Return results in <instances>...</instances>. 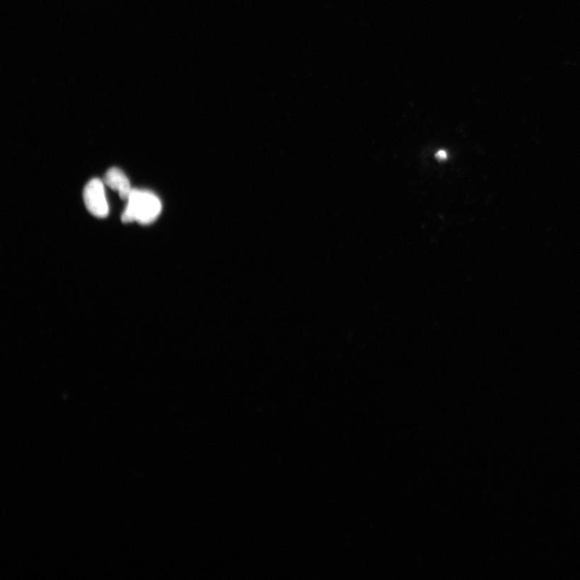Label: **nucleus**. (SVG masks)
<instances>
[{
	"mask_svg": "<svg viewBox=\"0 0 580 580\" xmlns=\"http://www.w3.org/2000/svg\"><path fill=\"white\" fill-rule=\"evenodd\" d=\"M83 199L87 210L93 216L103 219L108 216L109 207L106 199L105 190L101 180L95 178L86 184Z\"/></svg>",
	"mask_w": 580,
	"mask_h": 580,
	"instance_id": "f03ea898",
	"label": "nucleus"
},
{
	"mask_svg": "<svg viewBox=\"0 0 580 580\" xmlns=\"http://www.w3.org/2000/svg\"><path fill=\"white\" fill-rule=\"evenodd\" d=\"M121 220L124 224L138 222L148 225L155 221L161 211L158 197L148 190L132 189Z\"/></svg>",
	"mask_w": 580,
	"mask_h": 580,
	"instance_id": "f257e3e1",
	"label": "nucleus"
},
{
	"mask_svg": "<svg viewBox=\"0 0 580 580\" xmlns=\"http://www.w3.org/2000/svg\"><path fill=\"white\" fill-rule=\"evenodd\" d=\"M437 155L439 159H444L446 156V152H444V151H440V152H439Z\"/></svg>",
	"mask_w": 580,
	"mask_h": 580,
	"instance_id": "20e7f679",
	"label": "nucleus"
},
{
	"mask_svg": "<svg viewBox=\"0 0 580 580\" xmlns=\"http://www.w3.org/2000/svg\"><path fill=\"white\" fill-rule=\"evenodd\" d=\"M103 182L113 190L118 191L122 200H127L132 192L131 185L123 171L119 168H112L104 175Z\"/></svg>",
	"mask_w": 580,
	"mask_h": 580,
	"instance_id": "7ed1b4c3",
	"label": "nucleus"
}]
</instances>
